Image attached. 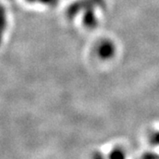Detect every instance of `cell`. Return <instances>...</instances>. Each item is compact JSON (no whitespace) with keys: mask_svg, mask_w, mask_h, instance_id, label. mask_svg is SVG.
<instances>
[{"mask_svg":"<svg viewBox=\"0 0 159 159\" xmlns=\"http://www.w3.org/2000/svg\"><path fill=\"white\" fill-rule=\"evenodd\" d=\"M114 51V48L112 44L105 43L100 47V55L103 57H109L112 55Z\"/></svg>","mask_w":159,"mask_h":159,"instance_id":"1","label":"cell"},{"mask_svg":"<svg viewBox=\"0 0 159 159\" xmlns=\"http://www.w3.org/2000/svg\"><path fill=\"white\" fill-rule=\"evenodd\" d=\"M6 26V10L2 6H0V43L2 42V36Z\"/></svg>","mask_w":159,"mask_h":159,"instance_id":"2","label":"cell"},{"mask_svg":"<svg viewBox=\"0 0 159 159\" xmlns=\"http://www.w3.org/2000/svg\"><path fill=\"white\" fill-rule=\"evenodd\" d=\"M38 1L48 6H55L57 3V0H38Z\"/></svg>","mask_w":159,"mask_h":159,"instance_id":"3","label":"cell"},{"mask_svg":"<svg viewBox=\"0 0 159 159\" xmlns=\"http://www.w3.org/2000/svg\"><path fill=\"white\" fill-rule=\"evenodd\" d=\"M155 139H156V141L157 142H159V134H157V136H155Z\"/></svg>","mask_w":159,"mask_h":159,"instance_id":"4","label":"cell"},{"mask_svg":"<svg viewBox=\"0 0 159 159\" xmlns=\"http://www.w3.org/2000/svg\"><path fill=\"white\" fill-rule=\"evenodd\" d=\"M28 2H29V3H34V2H35V1H38V0H27Z\"/></svg>","mask_w":159,"mask_h":159,"instance_id":"5","label":"cell"}]
</instances>
